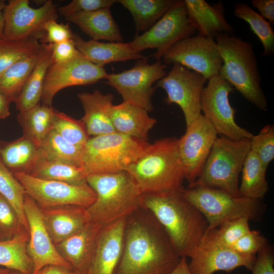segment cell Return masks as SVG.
Listing matches in <instances>:
<instances>
[{"label": "cell", "instance_id": "5bb4252c", "mask_svg": "<svg viewBox=\"0 0 274 274\" xmlns=\"http://www.w3.org/2000/svg\"><path fill=\"white\" fill-rule=\"evenodd\" d=\"M188 257L191 258L188 265L191 274H213L219 270L229 272L240 266L252 270L256 259L255 255L238 252L222 244L215 229H207Z\"/></svg>", "mask_w": 274, "mask_h": 274}, {"label": "cell", "instance_id": "836d02e7", "mask_svg": "<svg viewBox=\"0 0 274 274\" xmlns=\"http://www.w3.org/2000/svg\"><path fill=\"white\" fill-rule=\"evenodd\" d=\"M29 237L19 232L13 237L0 241V265L23 274H31L33 263L27 252Z\"/></svg>", "mask_w": 274, "mask_h": 274}, {"label": "cell", "instance_id": "484cf974", "mask_svg": "<svg viewBox=\"0 0 274 274\" xmlns=\"http://www.w3.org/2000/svg\"><path fill=\"white\" fill-rule=\"evenodd\" d=\"M110 114L117 132L146 141L149 131L157 122V120L151 117L145 109L124 101L113 105Z\"/></svg>", "mask_w": 274, "mask_h": 274}, {"label": "cell", "instance_id": "8d00e7d4", "mask_svg": "<svg viewBox=\"0 0 274 274\" xmlns=\"http://www.w3.org/2000/svg\"><path fill=\"white\" fill-rule=\"evenodd\" d=\"M40 148L46 158L81 166L83 148L70 143L54 129L49 133Z\"/></svg>", "mask_w": 274, "mask_h": 274}, {"label": "cell", "instance_id": "d6986e66", "mask_svg": "<svg viewBox=\"0 0 274 274\" xmlns=\"http://www.w3.org/2000/svg\"><path fill=\"white\" fill-rule=\"evenodd\" d=\"M23 208L30 233L27 252L33 263L31 274H37L43 267L50 265L73 269L53 243L45 225L42 209L26 194Z\"/></svg>", "mask_w": 274, "mask_h": 274}, {"label": "cell", "instance_id": "8992f818", "mask_svg": "<svg viewBox=\"0 0 274 274\" xmlns=\"http://www.w3.org/2000/svg\"><path fill=\"white\" fill-rule=\"evenodd\" d=\"M149 144L117 132L90 136L82 150L81 166L87 175L126 171Z\"/></svg>", "mask_w": 274, "mask_h": 274}, {"label": "cell", "instance_id": "d6a6232c", "mask_svg": "<svg viewBox=\"0 0 274 274\" xmlns=\"http://www.w3.org/2000/svg\"><path fill=\"white\" fill-rule=\"evenodd\" d=\"M265 167L257 155L250 151L242 169V181L239 186L240 196L255 199L263 198L269 190L266 180Z\"/></svg>", "mask_w": 274, "mask_h": 274}, {"label": "cell", "instance_id": "e0dca14e", "mask_svg": "<svg viewBox=\"0 0 274 274\" xmlns=\"http://www.w3.org/2000/svg\"><path fill=\"white\" fill-rule=\"evenodd\" d=\"M108 73L84 55L63 63L51 62L46 75L41 100L52 106L53 99L60 90L73 86L87 85L106 79Z\"/></svg>", "mask_w": 274, "mask_h": 274}, {"label": "cell", "instance_id": "8fae6325", "mask_svg": "<svg viewBox=\"0 0 274 274\" xmlns=\"http://www.w3.org/2000/svg\"><path fill=\"white\" fill-rule=\"evenodd\" d=\"M12 173L23 186L26 194L43 209L61 206L88 208L96 198L95 192L88 184L75 185L22 173Z\"/></svg>", "mask_w": 274, "mask_h": 274}, {"label": "cell", "instance_id": "4dcf8cb0", "mask_svg": "<svg viewBox=\"0 0 274 274\" xmlns=\"http://www.w3.org/2000/svg\"><path fill=\"white\" fill-rule=\"evenodd\" d=\"M29 175L39 179L60 181L75 185L87 184V175L82 166L48 159L43 155Z\"/></svg>", "mask_w": 274, "mask_h": 274}, {"label": "cell", "instance_id": "83f0119b", "mask_svg": "<svg viewBox=\"0 0 274 274\" xmlns=\"http://www.w3.org/2000/svg\"><path fill=\"white\" fill-rule=\"evenodd\" d=\"M42 155L40 147L23 135L12 141H0V157L12 172L30 175Z\"/></svg>", "mask_w": 274, "mask_h": 274}, {"label": "cell", "instance_id": "681fc988", "mask_svg": "<svg viewBox=\"0 0 274 274\" xmlns=\"http://www.w3.org/2000/svg\"><path fill=\"white\" fill-rule=\"evenodd\" d=\"M251 3L265 19L268 20L270 23L274 22L273 0H252Z\"/></svg>", "mask_w": 274, "mask_h": 274}, {"label": "cell", "instance_id": "ee69618b", "mask_svg": "<svg viewBox=\"0 0 274 274\" xmlns=\"http://www.w3.org/2000/svg\"><path fill=\"white\" fill-rule=\"evenodd\" d=\"M74 34L69 23H58L52 19L46 22L44 27V34L40 40L41 44H53L73 39Z\"/></svg>", "mask_w": 274, "mask_h": 274}, {"label": "cell", "instance_id": "f5cc1de1", "mask_svg": "<svg viewBox=\"0 0 274 274\" xmlns=\"http://www.w3.org/2000/svg\"><path fill=\"white\" fill-rule=\"evenodd\" d=\"M169 274H191L188 267L187 257H182L178 265Z\"/></svg>", "mask_w": 274, "mask_h": 274}, {"label": "cell", "instance_id": "b9f144b4", "mask_svg": "<svg viewBox=\"0 0 274 274\" xmlns=\"http://www.w3.org/2000/svg\"><path fill=\"white\" fill-rule=\"evenodd\" d=\"M249 221L247 217L226 221L215 229L216 235L222 244L231 247L241 237L251 230Z\"/></svg>", "mask_w": 274, "mask_h": 274}, {"label": "cell", "instance_id": "ab89813d", "mask_svg": "<svg viewBox=\"0 0 274 274\" xmlns=\"http://www.w3.org/2000/svg\"><path fill=\"white\" fill-rule=\"evenodd\" d=\"M53 129L65 140L83 148L90 138L84 122L54 109Z\"/></svg>", "mask_w": 274, "mask_h": 274}, {"label": "cell", "instance_id": "f6af8a7d", "mask_svg": "<svg viewBox=\"0 0 274 274\" xmlns=\"http://www.w3.org/2000/svg\"><path fill=\"white\" fill-rule=\"evenodd\" d=\"M268 244L260 231L254 230L241 237L231 247L243 254L255 255Z\"/></svg>", "mask_w": 274, "mask_h": 274}, {"label": "cell", "instance_id": "7402d4cb", "mask_svg": "<svg viewBox=\"0 0 274 274\" xmlns=\"http://www.w3.org/2000/svg\"><path fill=\"white\" fill-rule=\"evenodd\" d=\"M188 18L198 35L215 40L220 33L232 35L234 29L226 20L221 2L209 4L204 0H184Z\"/></svg>", "mask_w": 274, "mask_h": 274}, {"label": "cell", "instance_id": "9c48e42d", "mask_svg": "<svg viewBox=\"0 0 274 274\" xmlns=\"http://www.w3.org/2000/svg\"><path fill=\"white\" fill-rule=\"evenodd\" d=\"M196 31L189 19L184 0H178L150 28L141 35L136 33L130 43L140 53L147 49H156L153 56L157 61L160 60L175 43L192 36Z\"/></svg>", "mask_w": 274, "mask_h": 274}, {"label": "cell", "instance_id": "7dc6e473", "mask_svg": "<svg viewBox=\"0 0 274 274\" xmlns=\"http://www.w3.org/2000/svg\"><path fill=\"white\" fill-rule=\"evenodd\" d=\"M52 50V62L63 63L83 55L77 48L74 39L48 44Z\"/></svg>", "mask_w": 274, "mask_h": 274}, {"label": "cell", "instance_id": "7a4b0ae2", "mask_svg": "<svg viewBox=\"0 0 274 274\" xmlns=\"http://www.w3.org/2000/svg\"><path fill=\"white\" fill-rule=\"evenodd\" d=\"M183 188L143 193L140 208L151 212L163 227L178 255L188 257L207 231L208 223L186 198Z\"/></svg>", "mask_w": 274, "mask_h": 274}, {"label": "cell", "instance_id": "f546056e", "mask_svg": "<svg viewBox=\"0 0 274 274\" xmlns=\"http://www.w3.org/2000/svg\"><path fill=\"white\" fill-rule=\"evenodd\" d=\"M54 113L52 106L40 103L27 111L19 112L17 121L22 127L23 136L40 147L53 129Z\"/></svg>", "mask_w": 274, "mask_h": 274}, {"label": "cell", "instance_id": "9a60e30c", "mask_svg": "<svg viewBox=\"0 0 274 274\" xmlns=\"http://www.w3.org/2000/svg\"><path fill=\"white\" fill-rule=\"evenodd\" d=\"M57 9L51 0L38 8L29 6L28 0H10L4 9V38L19 40H40L47 22L58 17Z\"/></svg>", "mask_w": 274, "mask_h": 274}, {"label": "cell", "instance_id": "603a6c76", "mask_svg": "<svg viewBox=\"0 0 274 274\" xmlns=\"http://www.w3.org/2000/svg\"><path fill=\"white\" fill-rule=\"evenodd\" d=\"M43 210L44 223L55 246L91 221L87 208L83 207L61 206Z\"/></svg>", "mask_w": 274, "mask_h": 274}, {"label": "cell", "instance_id": "44dd1931", "mask_svg": "<svg viewBox=\"0 0 274 274\" xmlns=\"http://www.w3.org/2000/svg\"><path fill=\"white\" fill-rule=\"evenodd\" d=\"M102 227L90 221L81 230L55 245L60 255L79 274H87Z\"/></svg>", "mask_w": 274, "mask_h": 274}, {"label": "cell", "instance_id": "11a10c76", "mask_svg": "<svg viewBox=\"0 0 274 274\" xmlns=\"http://www.w3.org/2000/svg\"><path fill=\"white\" fill-rule=\"evenodd\" d=\"M11 270L7 268L0 267V274H8Z\"/></svg>", "mask_w": 274, "mask_h": 274}, {"label": "cell", "instance_id": "816d5d0a", "mask_svg": "<svg viewBox=\"0 0 274 274\" xmlns=\"http://www.w3.org/2000/svg\"><path fill=\"white\" fill-rule=\"evenodd\" d=\"M10 102L8 97L0 92V119H5L10 115Z\"/></svg>", "mask_w": 274, "mask_h": 274}, {"label": "cell", "instance_id": "5b68a950", "mask_svg": "<svg viewBox=\"0 0 274 274\" xmlns=\"http://www.w3.org/2000/svg\"><path fill=\"white\" fill-rule=\"evenodd\" d=\"M86 182L96 195L87 208L92 222L105 226L140 208L143 193L127 171L90 174Z\"/></svg>", "mask_w": 274, "mask_h": 274}, {"label": "cell", "instance_id": "f1b7e54d", "mask_svg": "<svg viewBox=\"0 0 274 274\" xmlns=\"http://www.w3.org/2000/svg\"><path fill=\"white\" fill-rule=\"evenodd\" d=\"M51 62L52 50L49 45L42 44L37 63L15 101L19 112L33 108L41 100L46 75Z\"/></svg>", "mask_w": 274, "mask_h": 274}, {"label": "cell", "instance_id": "30bf717a", "mask_svg": "<svg viewBox=\"0 0 274 274\" xmlns=\"http://www.w3.org/2000/svg\"><path fill=\"white\" fill-rule=\"evenodd\" d=\"M166 68L160 60L150 64L147 58L140 59L129 70L108 74L105 83L118 91L123 101L151 112V97L156 88L153 84L166 74Z\"/></svg>", "mask_w": 274, "mask_h": 274}, {"label": "cell", "instance_id": "db71d44e", "mask_svg": "<svg viewBox=\"0 0 274 274\" xmlns=\"http://www.w3.org/2000/svg\"><path fill=\"white\" fill-rule=\"evenodd\" d=\"M7 3L5 1H0V40L4 38L5 21L4 17V9Z\"/></svg>", "mask_w": 274, "mask_h": 274}, {"label": "cell", "instance_id": "cb8c5ba5", "mask_svg": "<svg viewBox=\"0 0 274 274\" xmlns=\"http://www.w3.org/2000/svg\"><path fill=\"white\" fill-rule=\"evenodd\" d=\"M77 96L85 113L81 120L84 122L90 137L116 132L110 114L114 100L112 94H104L96 89L91 93H80Z\"/></svg>", "mask_w": 274, "mask_h": 274}, {"label": "cell", "instance_id": "bcb514c9", "mask_svg": "<svg viewBox=\"0 0 274 274\" xmlns=\"http://www.w3.org/2000/svg\"><path fill=\"white\" fill-rule=\"evenodd\" d=\"M116 0H73L68 4L59 7L57 11L65 18L79 12L93 11L103 8H110Z\"/></svg>", "mask_w": 274, "mask_h": 274}, {"label": "cell", "instance_id": "7bdbcfd3", "mask_svg": "<svg viewBox=\"0 0 274 274\" xmlns=\"http://www.w3.org/2000/svg\"><path fill=\"white\" fill-rule=\"evenodd\" d=\"M21 226L15 210L0 194V241L8 239L18 233Z\"/></svg>", "mask_w": 274, "mask_h": 274}, {"label": "cell", "instance_id": "6da1fadb", "mask_svg": "<svg viewBox=\"0 0 274 274\" xmlns=\"http://www.w3.org/2000/svg\"><path fill=\"white\" fill-rule=\"evenodd\" d=\"M181 257L152 213L140 208L126 218L122 252L114 274H169Z\"/></svg>", "mask_w": 274, "mask_h": 274}, {"label": "cell", "instance_id": "1f68e13d", "mask_svg": "<svg viewBox=\"0 0 274 274\" xmlns=\"http://www.w3.org/2000/svg\"><path fill=\"white\" fill-rule=\"evenodd\" d=\"M178 0H119L130 13L136 32H145L159 20Z\"/></svg>", "mask_w": 274, "mask_h": 274}, {"label": "cell", "instance_id": "9f6ffc18", "mask_svg": "<svg viewBox=\"0 0 274 274\" xmlns=\"http://www.w3.org/2000/svg\"><path fill=\"white\" fill-rule=\"evenodd\" d=\"M8 274H23V273L18 271L11 270Z\"/></svg>", "mask_w": 274, "mask_h": 274}, {"label": "cell", "instance_id": "4fadbf2b", "mask_svg": "<svg viewBox=\"0 0 274 274\" xmlns=\"http://www.w3.org/2000/svg\"><path fill=\"white\" fill-rule=\"evenodd\" d=\"M207 81L201 74L174 63L170 71L156 82L155 87L166 91V104H175L180 107L187 127L201 114V94Z\"/></svg>", "mask_w": 274, "mask_h": 274}, {"label": "cell", "instance_id": "d590c367", "mask_svg": "<svg viewBox=\"0 0 274 274\" xmlns=\"http://www.w3.org/2000/svg\"><path fill=\"white\" fill-rule=\"evenodd\" d=\"M234 16L246 21L257 36L263 47L262 56L267 57L274 53V32L270 23L245 3L236 4Z\"/></svg>", "mask_w": 274, "mask_h": 274}, {"label": "cell", "instance_id": "c3c4849f", "mask_svg": "<svg viewBox=\"0 0 274 274\" xmlns=\"http://www.w3.org/2000/svg\"><path fill=\"white\" fill-rule=\"evenodd\" d=\"M257 254L252 269L253 274H274V256L272 246L268 244Z\"/></svg>", "mask_w": 274, "mask_h": 274}, {"label": "cell", "instance_id": "52a82bcc", "mask_svg": "<svg viewBox=\"0 0 274 274\" xmlns=\"http://www.w3.org/2000/svg\"><path fill=\"white\" fill-rule=\"evenodd\" d=\"M250 139L234 141L217 137L200 176L191 186H200L224 191L241 197L238 176L250 151Z\"/></svg>", "mask_w": 274, "mask_h": 274}, {"label": "cell", "instance_id": "ba28073f", "mask_svg": "<svg viewBox=\"0 0 274 274\" xmlns=\"http://www.w3.org/2000/svg\"><path fill=\"white\" fill-rule=\"evenodd\" d=\"M183 193L204 216L208 229H215L226 221L242 217L259 221L265 210V205L260 199L235 197L219 189L194 186L184 187Z\"/></svg>", "mask_w": 274, "mask_h": 274}, {"label": "cell", "instance_id": "7c38bea8", "mask_svg": "<svg viewBox=\"0 0 274 274\" xmlns=\"http://www.w3.org/2000/svg\"><path fill=\"white\" fill-rule=\"evenodd\" d=\"M234 88L219 75L208 80L201 94L202 114L211 123L217 133L238 141L251 139L253 134L235 122L236 110L229 101V94Z\"/></svg>", "mask_w": 274, "mask_h": 274}, {"label": "cell", "instance_id": "4316f807", "mask_svg": "<svg viewBox=\"0 0 274 274\" xmlns=\"http://www.w3.org/2000/svg\"><path fill=\"white\" fill-rule=\"evenodd\" d=\"M65 18L76 24L91 40H103L112 42L123 41L120 30L112 15L110 8L79 12Z\"/></svg>", "mask_w": 274, "mask_h": 274}, {"label": "cell", "instance_id": "ffe728a7", "mask_svg": "<svg viewBox=\"0 0 274 274\" xmlns=\"http://www.w3.org/2000/svg\"><path fill=\"white\" fill-rule=\"evenodd\" d=\"M126 218L101 228L87 274L114 273L122 252Z\"/></svg>", "mask_w": 274, "mask_h": 274}, {"label": "cell", "instance_id": "277c9868", "mask_svg": "<svg viewBox=\"0 0 274 274\" xmlns=\"http://www.w3.org/2000/svg\"><path fill=\"white\" fill-rule=\"evenodd\" d=\"M179 140L162 138L150 144L127 168L143 193L162 192L183 186L185 180Z\"/></svg>", "mask_w": 274, "mask_h": 274}, {"label": "cell", "instance_id": "e575fe53", "mask_svg": "<svg viewBox=\"0 0 274 274\" xmlns=\"http://www.w3.org/2000/svg\"><path fill=\"white\" fill-rule=\"evenodd\" d=\"M40 51L16 61L0 76V92L11 102H15L21 92L37 63Z\"/></svg>", "mask_w": 274, "mask_h": 274}, {"label": "cell", "instance_id": "ac0fdd59", "mask_svg": "<svg viewBox=\"0 0 274 274\" xmlns=\"http://www.w3.org/2000/svg\"><path fill=\"white\" fill-rule=\"evenodd\" d=\"M217 135L211 123L201 114L179 138V153L188 186L200 176Z\"/></svg>", "mask_w": 274, "mask_h": 274}, {"label": "cell", "instance_id": "f907efd6", "mask_svg": "<svg viewBox=\"0 0 274 274\" xmlns=\"http://www.w3.org/2000/svg\"><path fill=\"white\" fill-rule=\"evenodd\" d=\"M37 274H79L73 269L54 265H47L41 269Z\"/></svg>", "mask_w": 274, "mask_h": 274}, {"label": "cell", "instance_id": "74e56055", "mask_svg": "<svg viewBox=\"0 0 274 274\" xmlns=\"http://www.w3.org/2000/svg\"><path fill=\"white\" fill-rule=\"evenodd\" d=\"M0 194L12 205L18 215L20 223L29 231L23 204L25 189L12 172L4 164L0 157Z\"/></svg>", "mask_w": 274, "mask_h": 274}, {"label": "cell", "instance_id": "60d3db41", "mask_svg": "<svg viewBox=\"0 0 274 274\" xmlns=\"http://www.w3.org/2000/svg\"><path fill=\"white\" fill-rule=\"evenodd\" d=\"M250 150L256 154L267 168L274 159V125H266L250 140Z\"/></svg>", "mask_w": 274, "mask_h": 274}, {"label": "cell", "instance_id": "2e32d148", "mask_svg": "<svg viewBox=\"0 0 274 274\" xmlns=\"http://www.w3.org/2000/svg\"><path fill=\"white\" fill-rule=\"evenodd\" d=\"M162 58L165 64H180L201 74L208 81L219 75L223 63L215 40L198 35L178 41Z\"/></svg>", "mask_w": 274, "mask_h": 274}, {"label": "cell", "instance_id": "f35d334b", "mask_svg": "<svg viewBox=\"0 0 274 274\" xmlns=\"http://www.w3.org/2000/svg\"><path fill=\"white\" fill-rule=\"evenodd\" d=\"M42 47L38 40L27 38L0 40V76L11 65L19 60L38 53Z\"/></svg>", "mask_w": 274, "mask_h": 274}, {"label": "cell", "instance_id": "d4e9b609", "mask_svg": "<svg viewBox=\"0 0 274 274\" xmlns=\"http://www.w3.org/2000/svg\"><path fill=\"white\" fill-rule=\"evenodd\" d=\"M73 39L77 49L89 61L100 67L113 62L147 58L135 51L130 42L85 41L77 34H74Z\"/></svg>", "mask_w": 274, "mask_h": 274}, {"label": "cell", "instance_id": "3957f363", "mask_svg": "<svg viewBox=\"0 0 274 274\" xmlns=\"http://www.w3.org/2000/svg\"><path fill=\"white\" fill-rule=\"evenodd\" d=\"M215 40L223 62L219 76L247 100L266 111L267 99L261 88L262 79L253 45L228 33H220Z\"/></svg>", "mask_w": 274, "mask_h": 274}]
</instances>
